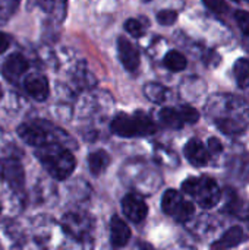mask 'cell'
I'll list each match as a JSON object with an SVG mask.
<instances>
[{
	"mask_svg": "<svg viewBox=\"0 0 249 250\" xmlns=\"http://www.w3.org/2000/svg\"><path fill=\"white\" fill-rule=\"evenodd\" d=\"M244 240H247V234H245L244 229L239 226H235L230 230H227L222 236V239H219V242H216L213 245V248L214 249H229V248H235V246L241 245Z\"/></svg>",
	"mask_w": 249,
	"mask_h": 250,
	"instance_id": "4fadbf2b",
	"label": "cell"
},
{
	"mask_svg": "<svg viewBox=\"0 0 249 250\" xmlns=\"http://www.w3.org/2000/svg\"><path fill=\"white\" fill-rule=\"evenodd\" d=\"M185 157L186 160L195 166V167H204L208 164L210 160V154L205 148V145L200 141V139H191L186 145H185Z\"/></svg>",
	"mask_w": 249,
	"mask_h": 250,
	"instance_id": "9c48e42d",
	"label": "cell"
},
{
	"mask_svg": "<svg viewBox=\"0 0 249 250\" xmlns=\"http://www.w3.org/2000/svg\"><path fill=\"white\" fill-rule=\"evenodd\" d=\"M145 94L154 103H163L164 98H166V89L161 85H158V83H150V85H147Z\"/></svg>",
	"mask_w": 249,
	"mask_h": 250,
	"instance_id": "ac0fdd59",
	"label": "cell"
},
{
	"mask_svg": "<svg viewBox=\"0 0 249 250\" xmlns=\"http://www.w3.org/2000/svg\"><path fill=\"white\" fill-rule=\"evenodd\" d=\"M112 130L122 138H134V136H147L153 135L157 130V126L145 113L136 111L132 116L119 114L112 122Z\"/></svg>",
	"mask_w": 249,
	"mask_h": 250,
	"instance_id": "7a4b0ae2",
	"label": "cell"
},
{
	"mask_svg": "<svg viewBox=\"0 0 249 250\" xmlns=\"http://www.w3.org/2000/svg\"><path fill=\"white\" fill-rule=\"evenodd\" d=\"M0 180L12 189H21L25 183V171L22 164L15 158L0 160Z\"/></svg>",
	"mask_w": 249,
	"mask_h": 250,
	"instance_id": "5b68a950",
	"label": "cell"
},
{
	"mask_svg": "<svg viewBox=\"0 0 249 250\" xmlns=\"http://www.w3.org/2000/svg\"><path fill=\"white\" fill-rule=\"evenodd\" d=\"M235 78L238 81V85L241 88H247L249 85V60L248 59H239L235 63L233 67Z\"/></svg>",
	"mask_w": 249,
	"mask_h": 250,
	"instance_id": "e0dca14e",
	"label": "cell"
},
{
	"mask_svg": "<svg viewBox=\"0 0 249 250\" xmlns=\"http://www.w3.org/2000/svg\"><path fill=\"white\" fill-rule=\"evenodd\" d=\"M203 1L210 10L216 13H226L229 10V6L225 0H203Z\"/></svg>",
	"mask_w": 249,
	"mask_h": 250,
	"instance_id": "cb8c5ba5",
	"label": "cell"
},
{
	"mask_svg": "<svg viewBox=\"0 0 249 250\" xmlns=\"http://www.w3.org/2000/svg\"><path fill=\"white\" fill-rule=\"evenodd\" d=\"M110 164V155L100 149V151H95V152H91L90 157H88V166H90V171L94 174V176H98L101 174Z\"/></svg>",
	"mask_w": 249,
	"mask_h": 250,
	"instance_id": "5bb4252c",
	"label": "cell"
},
{
	"mask_svg": "<svg viewBox=\"0 0 249 250\" xmlns=\"http://www.w3.org/2000/svg\"><path fill=\"white\" fill-rule=\"evenodd\" d=\"M217 126L226 135H233V133L241 132V126L233 120H220V122H217Z\"/></svg>",
	"mask_w": 249,
	"mask_h": 250,
	"instance_id": "7402d4cb",
	"label": "cell"
},
{
	"mask_svg": "<svg viewBox=\"0 0 249 250\" xmlns=\"http://www.w3.org/2000/svg\"><path fill=\"white\" fill-rule=\"evenodd\" d=\"M125 29H126L132 37H135V38H139V37L144 35V26H142V23H141L139 21H136V19H128V21L125 22Z\"/></svg>",
	"mask_w": 249,
	"mask_h": 250,
	"instance_id": "ffe728a7",
	"label": "cell"
},
{
	"mask_svg": "<svg viewBox=\"0 0 249 250\" xmlns=\"http://www.w3.org/2000/svg\"><path fill=\"white\" fill-rule=\"evenodd\" d=\"M35 155L48 174L60 182L66 180L76 167V158L73 154L57 144H45L38 146Z\"/></svg>",
	"mask_w": 249,
	"mask_h": 250,
	"instance_id": "6da1fadb",
	"label": "cell"
},
{
	"mask_svg": "<svg viewBox=\"0 0 249 250\" xmlns=\"http://www.w3.org/2000/svg\"><path fill=\"white\" fill-rule=\"evenodd\" d=\"M10 45V41H9V37L3 32H0V54L4 53Z\"/></svg>",
	"mask_w": 249,
	"mask_h": 250,
	"instance_id": "484cf974",
	"label": "cell"
},
{
	"mask_svg": "<svg viewBox=\"0 0 249 250\" xmlns=\"http://www.w3.org/2000/svg\"><path fill=\"white\" fill-rule=\"evenodd\" d=\"M25 91L37 101H44L48 94V81L43 75H29L25 78Z\"/></svg>",
	"mask_w": 249,
	"mask_h": 250,
	"instance_id": "8fae6325",
	"label": "cell"
},
{
	"mask_svg": "<svg viewBox=\"0 0 249 250\" xmlns=\"http://www.w3.org/2000/svg\"><path fill=\"white\" fill-rule=\"evenodd\" d=\"M182 190L205 209L214 208L220 201V189L211 177H191L182 183Z\"/></svg>",
	"mask_w": 249,
	"mask_h": 250,
	"instance_id": "3957f363",
	"label": "cell"
},
{
	"mask_svg": "<svg viewBox=\"0 0 249 250\" xmlns=\"http://www.w3.org/2000/svg\"><path fill=\"white\" fill-rule=\"evenodd\" d=\"M0 212H1V205H0Z\"/></svg>",
	"mask_w": 249,
	"mask_h": 250,
	"instance_id": "4316f807",
	"label": "cell"
},
{
	"mask_svg": "<svg viewBox=\"0 0 249 250\" xmlns=\"http://www.w3.org/2000/svg\"><path fill=\"white\" fill-rule=\"evenodd\" d=\"M18 135L19 138L31 145V146H41L45 144H50V141L53 139V136L50 135V132L44 127L43 123H23L18 127Z\"/></svg>",
	"mask_w": 249,
	"mask_h": 250,
	"instance_id": "8992f818",
	"label": "cell"
},
{
	"mask_svg": "<svg viewBox=\"0 0 249 250\" xmlns=\"http://www.w3.org/2000/svg\"><path fill=\"white\" fill-rule=\"evenodd\" d=\"M164 66L172 72H181L186 67V57L182 53L172 50L164 57Z\"/></svg>",
	"mask_w": 249,
	"mask_h": 250,
	"instance_id": "2e32d148",
	"label": "cell"
},
{
	"mask_svg": "<svg viewBox=\"0 0 249 250\" xmlns=\"http://www.w3.org/2000/svg\"><path fill=\"white\" fill-rule=\"evenodd\" d=\"M28 70V62L22 54H12L3 64V75L7 81L16 82Z\"/></svg>",
	"mask_w": 249,
	"mask_h": 250,
	"instance_id": "30bf717a",
	"label": "cell"
},
{
	"mask_svg": "<svg viewBox=\"0 0 249 250\" xmlns=\"http://www.w3.org/2000/svg\"><path fill=\"white\" fill-rule=\"evenodd\" d=\"M158 119L160 122L167 126V127H172V129H182L183 127V120L181 117V113L179 110L176 108H172V107H167V108H163L158 114Z\"/></svg>",
	"mask_w": 249,
	"mask_h": 250,
	"instance_id": "9a60e30c",
	"label": "cell"
},
{
	"mask_svg": "<svg viewBox=\"0 0 249 250\" xmlns=\"http://www.w3.org/2000/svg\"><path fill=\"white\" fill-rule=\"evenodd\" d=\"M131 239V230L125 221L113 217L110 221V242L114 248H123Z\"/></svg>",
	"mask_w": 249,
	"mask_h": 250,
	"instance_id": "7c38bea8",
	"label": "cell"
},
{
	"mask_svg": "<svg viewBox=\"0 0 249 250\" xmlns=\"http://www.w3.org/2000/svg\"><path fill=\"white\" fill-rule=\"evenodd\" d=\"M122 211L129 221L141 223L148 214V207L141 196L129 193L122 199Z\"/></svg>",
	"mask_w": 249,
	"mask_h": 250,
	"instance_id": "52a82bcc",
	"label": "cell"
},
{
	"mask_svg": "<svg viewBox=\"0 0 249 250\" xmlns=\"http://www.w3.org/2000/svg\"><path fill=\"white\" fill-rule=\"evenodd\" d=\"M179 113H181V117L183 120V123H189V125H194L200 120V113L197 108L191 107V105H182L179 108Z\"/></svg>",
	"mask_w": 249,
	"mask_h": 250,
	"instance_id": "d6986e66",
	"label": "cell"
},
{
	"mask_svg": "<svg viewBox=\"0 0 249 250\" xmlns=\"http://www.w3.org/2000/svg\"><path fill=\"white\" fill-rule=\"evenodd\" d=\"M235 18H236V22L241 28V31L248 35L249 37V12H245V10H238L235 13Z\"/></svg>",
	"mask_w": 249,
	"mask_h": 250,
	"instance_id": "603a6c76",
	"label": "cell"
},
{
	"mask_svg": "<svg viewBox=\"0 0 249 250\" xmlns=\"http://www.w3.org/2000/svg\"><path fill=\"white\" fill-rule=\"evenodd\" d=\"M157 21L161 25H173L178 21V12L176 10H170V9L161 10V12L157 13Z\"/></svg>",
	"mask_w": 249,
	"mask_h": 250,
	"instance_id": "44dd1931",
	"label": "cell"
},
{
	"mask_svg": "<svg viewBox=\"0 0 249 250\" xmlns=\"http://www.w3.org/2000/svg\"><path fill=\"white\" fill-rule=\"evenodd\" d=\"M161 208L163 211L179 223H186L192 218L195 212V207L192 202L183 198V195L175 189H169L164 192L161 198Z\"/></svg>",
	"mask_w": 249,
	"mask_h": 250,
	"instance_id": "277c9868",
	"label": "cell"
},
{
	"mask_svg": "<svg viewBox=\"0 0 249 250\" xmlns=\"http://www.w3.org/2000/svg\"><path fill=\"white\" fill-rule=\"evenodd\" d=\"M207 149L210 152H213V154H219V152L223 151V145L217 138H210L208 142H207Z\"/></svg>",
	"mask_w": 249,
	"mask_h": 250,
	"instance_id": "d4e9b609",
	"label": "cell"
},
{
	"mask_svg": "<svg viewBox=\"0 0 249 250\" xmlns=\"http://www.w3.org/2000/svg\"><path fill=\"white\" fill-rule=\"evenodd\" d=\"M117 48H119L120 62L125 66V69L129 72L136 70L139 66V53H138L136 47L129 40H126L125 37H119Z\"/></svg>",
	"mask_w": 249,
	"mask_h": 250,
	"instance_id": "ba28073f",
	"label": "cell"
}]
</instances>
